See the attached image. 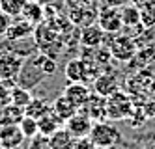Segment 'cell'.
Returning a JSON list of instances; mask_svg holds the SVG:
<instances>
[{"mask_svg":"<svg viewBox=\"0 0 155 149\" xmlns=\"http://www.w3.org/2000/svg\"><path fill=\"white\" fill-rule=\"evenodd\" d=\"M140 26L146 30L155 28V4L140 8Z\"/></svg>","mask_w":155,"mask_h":149,"instance_id":"obj_22","label":"cell"},{"mask_svg":"<svg viewBox=\"0 0 155 149\" xmlns=\"http://www.w3.org/2000/svg\"><path fill=\"white\" fill-rule=\"evenodd\" d=\"M19 129H21V132L25 134V138H34V136H38L39 134V127H38V119H34V118H30V116H25L23 119L19 121Z\"/></svg>","mask_w":155,"mask_h":149,"instance_id":"obj_21","label":"cell"},{"mask_svg":"<svg viewBox=\"0 0 155 149\" xmlns=\"http://www.w3.org/2000/svg\"><path fill=\"white\" fill-rule=\"evenodd\" d=\"M30 101H32L30 89L19 86V84H15V86L12 88V105H17V106H21V108H25Z\"/></svg>","mask_w":155,"mask_h":149,"instance_id":"obj_20","label":"cell"},{"mask_svg":"<svg viewBox=\"0 0 155 149\" xmlns=\"http://www.w3.org/2000/svg\"><path fill=\"white\" fill-rule=\"evenodd\" d=\"M121 11V22H124V28H135L140 26V9L133 4H127L124 8H120Z\"/></svg>","mask_w":155,"mask_h":149,"instance_id":"obj_18","label":"cell"},{"mask_svg":"<svg viewBox=\"0 0 155 149\" xmlns=\"http://www.w3.org/2000/svg\"><path fill=\"white\" fill-rule=\"evenodd\" d=\"M38 127H39V134H43V136H51V134L56 132L58 129L64 127V121H62L52 110H49L45 116H41V118L38 119Z\"/></svg>","mask_w":155,"mask_h":149,"instance_id":"obj_13","label":"cell"},{"mask_svg":"<svg viewBox=\"0 0 155 149\" xmlns=\"http://www.w3.org/2000/svg\"><path fill=\"white\" fill-rule=\"evenodd\" d=\"M51 110H52V112L56 114V116H58V118L65 123V121H68V119L73 116V114H77V110H79V108H77V106L73 105V102H71L68 97H65V95L62 93L60 97L54 99V102L51 105Z\"/></svg>","mask_w":155,"mask_h":149,"instance_id":"obj_12","label":"cell"},{"mask_svg":"<svg viewBox=\"0 0 155 149\" xmlns=\"http://www.w3.org/2000/svg\"><path fill=\"white\" fill-rule=\"evenodd\" d=\"M49 142H51L52 149H71L75 138L69 134V131L64 127V129H58L54 134H51L49 136Z\"/></svg>","mask_w":155,"mask_h":149,"instance_id":"obj_17","label":"cell"},{"mask_svg":"<svg viewBox=\"0 0 155 149\" xmlns=\"http://www.w3.org/2000/svg\"><path fill=\"white\" fill-rule=\"evenodd\" d=\"M131 4H133V6H137V8L140 9V8H146V6L155 4V0H131Z\"/></svg>","mask_w":155,"mask_h":149,"instance_id":"obj_27","label":"cell"},{"mask_svg":"<svg viewBox=\"0 0 155 149\" xmlns=\"http://www.w3.org/2000/svg\"><path fill=\"white\" fill-rule=\"evenodd\" d=\"M94 91L97 95H101V97H110V95H114L116 91H118V80L112 76V75H97V78L94 80Z\"/></svg>","mask_w":155,"mask_h":149,"instance_id":"obj_11","label":"cell"},{"mask_svg":"<svg viewBox=\"0 0 155 149\" xmlns=\"http://www.w3.org/2000/svg\"><path fill=\"white\" fill-rule=\"evenodd\" d=\"M25 140V134L21 132L19 125L0 123V145L4 149H17Z\"/></svg>","mask_w":155,"mask_h":149,"instance_id":"obj_6","label":"cell"},{"mask_svg":"<svg viewBox=\"0 0 155 149\" xmlns=\"http://www.w3.org/2000/svg\"><path fill=\"white\" fill-rule=\"evenodd\" d=\"M17 82L15 80H2L0 78V108H4L6 105L12 102V88Z\"/></svg>","mask_w":155,"mask_h":149,"instance_id":"obj_23","label":"cell"},{"mask_svg":"<svg viewBox=\"0 0 155 149\" xmlns=\"http://www.w3.org/2000/svg\"><path fill=\"white\" fill-rule=\"evenodd\" d=\"M43 15H45V8H43L41 4L38 2H32V0H28L23 13H21V17L26 19L28 22H32V24H39V22H43Z\"/></svg>","mask_w":155,"mask_h":149,"instance_id":"obj_16","label":"cell"},{"mask_svg":"<svg viewBox=\"0 0 155 149\" xmlns=\"http://www.w3.org/2000/svg\"><path fill=\"white\" fill-rule=\"evenodd\" d=\"M30 149H52L51 142H49V136H43V134L34 136L30 142Z\"/></svg>","mask_w":155,"mask_h":149,"instance_id":"obj_24","label":"cell"},{"mask_svg":"<svg viewBox=\"0 0 155 149\" xmlns=\"http://www.w3.org/2000/svg\"><path fill=\"white\" fill-rule=\"evenodd\" d=\"M32 2H38V4H41V6H47V4L52 2V0H32Z\"/></svg>","mask_w":155,"mask_h":149,"instance_id":"obj_28","label":"cell"},{"mask_svg":"<svg viewBox=\"0 0 155 149\" xmlns=\"http://www.w3.org/2000/svg\"><path fill=\"white\" fill-rule=\"evenodd\" d=\"M144 149H155V145H150V147H144Z\"/></svg>","mask_w":155,"mask_h":149,"instance_id":"obj_29","label":"cell"},{"mask_svg":"<svg viewBox=\"0 0 155 149\" xmlns=\"http://www.w3.org/2000/svg\"><path fill=\"white\" fill-rule=\"evenodd\" d=\"M32 34H34V24L28 22L26 19L19 17L17 21H12V24H9L4 37L8 41H23V39H28Z\"/></svg>","mask_w":155,"mask_h":149,"instance_id":"obj_10","label":"cell"},{"mask_svg":"<svg viewBox=\"0 0 155 149\" xmlns=\"http://www.w3.org/2000/svg\"><path fill=\"white\" fill-rule=\"evenodd\" d=\"M105 36L107 34L101 30V26L94 22V24L82 26L81 30V45L86 49H99L105 43Z\"/></svg>","mask_w":155,"mask_h":149,"instance_id":"obj_9","label":"cell"},{"mask_svg":"<svg viewBox=\"0 0 155 149\" xmlns=\"http://www.w3.org/2000/svg\"><path fill=\"white\" fill-rule=\"evenodd\" d=\"M25 63V58L15 52L0 54V78L2 80H15L21 73V67Z\"/></svg>","mask_w":155,"mask_h":149,"instance_id":"obj_4","label":"cell"},{"mask_svg":"<svg viewBox=\"0 0 155 149\" xmlns=\"http://www.w3.org/2000/svg\"><path fill=\"white\" fill-rule=\"evenodd\" d=\"M25 118V108H21L17 105H6L4 108H0V123H9V125H19V121Z\"/></svg>","mask_w":155,"mask_h":149,"instance_id":"obj_14","label":"cell"},{"mask_svg":"<svg viewBox=\"0 0 155 149\" xmlns=\"http://www.w3.org/2000/svg\"><path fill=\"white\" fill-rule=\"evenodd\" d=\"M90 140L94 142V145L97 149H108L118 144L120 140V131L114 127L112 123H107V121H95L92 125V131H90Z\"/></svg>","mask_w":155,"mask_h":149,"instance_id":"obj_1","label":"cell"},{"mask_svg":"<svg viewBox=\"0 0 155 149\" xmlns=\"http://www.w3.org/2000/svg\"><path fill=\"white\" fill-rule=\"evenodd\" d=\"M129 114V101L124 93L116 91L114 95L107 97V118L110 119H121Z\"/></svg>","mask_w":155,"mask_h":149,"instance_id":"obj_8","label":"cell"},{"mask_svg":"<svg viewBox=\"0 0 155 149\" xmlns=\"http://www.w3.org/2000/svg\"><path fill=\"white\" fill-rule=\"evenodd\" d=\"M64 95L68 97L77 108H82L88 99L92 97V89L86 86V82H69L64 89Z\"/></svg>","mask_w":155,"mask_h":149,"instance_id":"obj_7","label":"cell"},{"mask_svg":"<svg viewBox=\"0 0 155 149\" xmlns=\"http://www.w3.org/2000/svg\"><path fill=\"white\" fill-rule=\"evenodd\" d=\"M12 21H13L12 17L0 9V36H6V32H8L9 24H12Z\"/></svg>","mask_w":155,"mask_h":149,"instance_id":"obj_25","label":"cell"},{"mask_svg":"<svg viewBox=\"0 0 155 149\" xmlns=\"http://www.w3.org/2000/svg\"><path fill=\"white\" fill-rule=\"evenodd\" d=\"M28 0H0V9L9 17H21Z\"/></svg>","mask_w":155,"mask_h":149,"instance_id":"obj_19","label":"cell"},{"mask_svg":"<svg viewBox=\"0 0 155 149\" xmlns=\"http://www.w3.org/2000/svg\"><path fill=\"white\" fill-rule=\"evenodd\" d=\"M131 4V0H107V6H112V8H124Z\"/></svg>","mask_w":155,"mask_h":149,"instance_id":"obj_26","label":"cell"},{"mask_svg":"<svg viewBox=\"0 0 155 149\" xmlns=\"http://www.w3.org/2000/svg\"><path fill=\"white\" fill-rule=\"evenodd\" d=\"M92 125H94L92 118H88L84 112L77 110V114H73V116L64 123V127L69 131V134L73 138H84V136L90 134Z\"/></svg>","mask_w":155,"mask_h":149,"instance_id":"obj_5","label":"cell"},{"mask_svg":"<svg viewBox=\"0 0 155 149\" xmlns=\"http://www.w3.org/2000/svg\"><path fill=\"white\" fill-rule=\"evenodd\" d=\"M49 110H51V105H49L45 99L32 97V101L25 106V116H30V118H34V119H39L41 116H45Z\"/></svg>","mask_w":155,"mask_h":149,"instance_id":"obj_15","label":"cell"},{"mask_svg":"<svg viewBox=\"0 0 155 149\" xmlns=\"http://www.w3.org/2000/svg\"><path fill=\"white\" fill-rule=\"evenodd\" d=\"M108 52H110V58H114L118 62H129L137 54V41L127 34H112Z\"/></svg>","mask_w":155,"mask_h":149,"instance_id":"obj_2","label":"cell"},{"mask_svg":"<svg viewBox=\"0 0 155 149\" xmlns=\"http://www.w3.org/2000/svg\"><path fill=\"white\" fill-rule=\"evenodd\" d=\"M95 22L101 26V30L105 34H120V30L124 28L121 11H120V8H112V6H105L99 9Z\"/></svg>","mask_w":155,"mask_h":149,"instance_id":"obj_3","label":"cell"}]
</instances>
